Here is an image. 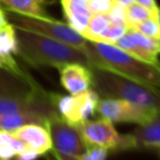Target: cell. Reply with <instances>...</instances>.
<instances>
[{
  "label": "cell",
  "mask_w": 160,
  "mask_h": 160,
  "mask_svg": "<svg viewBox=\"0 0 160 160\" xmlns=\"http://www.w3.org/2000/svg\"><path fill=\"white\" fill-rule=\"evenodd\" d=\"M110 152L107 149L96 146L86 147L84 152L78 156V160H107Z\"/></svg>",
  "instance_id": "44dd1931"
},
{
  "label": "cell",
  "mask_w": 160,
  "mask_h": 160,
  "mask_svg": "<svg viewBox=\"0 0 160 160\" xmlns=\"http://www.w3.org/2000/svg\"><path fill=\"white\" fill-rule=\"evenodd\" d=\"M68 24L76 32L82 34L86 28L92 13L88 9V0H60Z\"/></svg>",
  "instance_id": "4fadbf2b"
},
{
  "label": "cell",
  "mask_w": 160,
  "mask_h": 160,
  "mask_svg": "<svg viewBox=\"0 0 160 160\" xmlns=\"http://www.w3.org/2000/svg\"><path fill=\"white\" fill-rule=\"evenodd\" d=\"M17 36L18 56L34 67L59 69L68 63H82L89 67L88 56L82 49L21 28H17Z\"/></svg>",
  "instance_id": "7a4b0ae2"
},
{
  "label": "cell",
  "mask_w": 160,
  "mask_h": 160,
  "mask_svg": "<svg viewBox=\"0 0 160 160\" xmlns=\"http://www.w3.org/2000/svg\"><path fill=\"white\" fill-rule=\"evenodd\" d=\"M152 17H157V13L135 1L125 10V19L128 28H134L139 23Z\"/></svg>",
  "instance_id": "ac0fdd59"
},
{
  "label": "cell",
  "mask_w": 160,
  "mask_h": 160,
  "mask_svg": "<svg viewBox=\"0 0 160 160\" xmlns=\"http://www.w3.org/2000/svg\"><path fill=\"white\" fill-rule=\"evenodd\" d=\"M57 114L51 93L42 87L26 96H0V130L14 132L31 123L46 127Z\"/></svg>",
  "instance_id": "3957f363"
},
{
  "label": "cell",
  "mask_w": 160,
  "mask_h": 160,
  "mask_svg": "<svg viewBox=\"0 0 160 160\" xmlns=\"http://www.w3.org/2000/svg\"><path fill=\"white\" fill-rule=\"evenodd\" d=\"M89 68L119 74L135 82L160 88V67L148 63L121 50L117 46L87 40Z\"/></svg>",
  "instance_id": "6da1fadb"
},
{
  "label": "cell",
  "mask_w": 160,
  "mask_h": 160,
  "mask_svg": "<svg viewBox=\"0 0 160 160\" xmlns=\"http://www.w3.org/2000/svg\"><path fill=\"white\" fill-rule=\"evenodd\" d=\"M38 158H39V155H38L37 152L26 148L23 152L15 155L13 160H37Z\"/></svg>",
  "instance_id": "484cf974"
},
{
  "label": "cell",
  "mask_w": 160,
  "mask_h": 160,
  "mask_svg": "<svg viewBox=\"0 0 160 160\" xmlns=\"http://www.w3.org/2000/svg\"><path fill=\"white\" fill-rule=\"evenodd\" d=\"M134 30L138 31L139 33L147 36V37L160 39V23L157 17H152L143 21L138 25L135 26Z\"/></svg>",
  "instance_id": "d6986e66"
},
{
  "label": "cell",
  "mask_w": 160,
  "mask_h": 160,
  "mask_svg": "<svg viewBox=\"0 0 160 160\" xmlns=\"http://www.w3.org/2000/svg\"><path fill=\"white\" fill-rule=\"evenodd\" d=\"M93 88L101 98L123 99L152 109H160V88L135 82L119 74L91 68Z\"/></svg>",
  "instance_id": "277c9868"
},
{
  "label": "cell",
  "mask_w": 160,
  "mask_h": 160,
  "mask_svg": "<svg viewBox=\"0 0 160 160\" xmlns=\"http://www.w3.org/2000/svg\"><path fill=\"white\" fill-rule=\"evenodd\" d=\"M17 138L24 144L28 149L37 152L39 156L52 150V142L46 127L42 124L31 123L19 128L12 132Z\"/></svg>",
  "instance_id": "8fae6325"
},
{
  "label": "cell",
  "mask_w": 160,
  "mask_h": 160,
  "mask_svg": "<svg viewBox=\"0 0 160 160\" xmlns=\"http://www.w3.org/2000/svg\"><path fill=\"white\" fill-rule=\"evenodd\" d=\"M110 1H111V2H114V0H110Z\"/></svg>",
  "instance_id": "1f68e13d"
},
{
  "label": "cell",
  "mask_w": 160,
  "mask_h": 160,
  "mask_svg": "<svg viewBox=\"0 0 160 160\" xmlns=\"http://www.w3.org/2000/svg\"><path fill=\"white\" fill-rule=\"evenodd\" d=\"M15 155L17 152L8 142L0 144V160H13Z\"/></svg>",
  "instance_id": "d4e9b609"
},
{
  "label": "cell",
  "mask_w": 160,
  "mask_h": 160,
  "mask_svg": "<svg viewBox=\"0 0 160 160\" xmlns=\"http://www.w3.org/2000/svg\"><path fill=\"white\" fill-rule=\"evenodd\" d=\"M157 110L144 107L123 99L101 98L99 99L97 111L100 118L114 123H134L145 125L152 120Z\"/></svg>",
  "instance_id": "9c48e42d"
},
{
  "label": "cell",
  "mask_w": 160,
  "mask_h": 160,
  "mask_svg": "<svg viewBox=\"0 0 160 160\" xmlns=\"http://www.w3.org/2000/svg\"><path fill=\"white\" fill-rule=\"evenodd\" d=\"M18 36L17 28L9 22L0 30V55H18Z\"/></svg>",
  "instance_id": "e0dca14e"
},
{
  "label": "cell",
  "mask_w": 160,
  "mask_h": 160,
  "mask_svg": "<svg viewBox=\"0 0 160 160\" xmlns=\"http://www.w3.org/2000/svg\"><path fill=\"white\" fill-rule=\"evenodd\" d=\"M39 87L28 73L17 74L0 69V96H26Z\"/></svg>",
  "instance_id": "7c38bea8"
},
{
  "label": "cell",
  "mask_w": 160,
  "mask_h": 160,
  "mask_svg": "<svg viewBox=\"0 0 160 160\" xmlns=\"http://www.w3.org/2000/svg\"><path fill=\"white\" fill-rule=\"evenodd\" d=\"M58 70L62 87L71 95L93 88V72L87 65L82 63H68Z\"/></svg>",
  "instance_id": "30bf717a"
},
{
  "label": "cell",
  "mask_w": 160,
  "mask_h": 160,
  "mask_svg": "<svg viewBox=\"0 0 160 160\" xmlns=\"http://www.w3.org/2000/svg\"><path fill=\"white\" fill-rule=\"evenodd\" d=\"M112 3L110 0H88V9L92 14L96 13H108Z\"/></svg>",
  "instance_id": "cb8c5ba5"
},
{
  "label": "cell",
  "mask_w": 160,
  "mask_h": 160,
  "mask_svg": "<svg viewBox=\"0 0 160 160\" xmlns=\"http://www.w3.org/2000/svg\"><path fill=\"white\" fill-rule=\"evenodd\" d=\"M128 30L127 24H110L98 42L114 45Z\"/></svg>",
  "instance_id": "ffe728a7"
},
{
  "label": "cell",
  "mask_w": 160,
  "mask_h": 160,
  "mask_svg": "<svg viewBox=\"0 0 160 160\" xmlns=\"http://www.w3.org/2000/svg\"><path fill=\"white\" fill-rule=\"evenodd\" d=\"M136 143V149H154L160 144V109L150 122L138 125L132 133Z\"/></svg>",
  "instance_id": "5bb4252c"
},
{
  "label": "cell",
  "mask_w": 160,
  "mask_h": 160,
  "mask_svg": "<svg viewBox=\"0 0 160 160\" xmlns=\"http://www.w3.org/2000/svg\"><path fill=\"white\" fill-rule=\"evenodd\" d=\"M52 0H0V6L6 11L23 15L38 18H50L46 8L52 3Z\"/></svg>",
  "instance_id": "9a60e30c"
},
{
  "label": "cell",
  "mask_w": 160,
  "mask_h": 160,
  "mask_svg": "<svg viewBox=\"0 0 160 160\" xmlns=\"http://www.w3.org/2000/svg\"><path fill=\"white\" fill-rule=\"evenodd\" d=\"M125 10H127V8L123 7L122 4L113 2L111 9H110L109 12L107 13L111 24H127Z\"/></svg>",
  "instance_id": "7402d4cb"
},
{
  "label": "cell",
  "mask_w": 160,
  "mask_h": 160,
  "mask_svg": "<svg viewBox=\"0 0 160 160\" xmlns=\"http://www.w3.org/2000/svg\"><path fill=\"white\" fill-rule=\"evenodd\" d=\"M157 19H158L159 23H160V8H158V13H157Z\"/></svg>",
  "instance_id": "4dcf8cb0"
},
{
  "label": "cell",
  "mask_w": 160,
  "mask_h": 160,
  "mask_svg": "<svg viewBox=\"0 0 160 160\" xmlns=\"http://www.w3.org/2000/svg\"><path fill=\"white\" fill-rule=\"evenodd\" d=\"M75 128L80 132L86 147L96 146L105 148L110 154L136 149V143L132 134L119 133L113 123L107 119H89Z\"/></svg>",
  "instance_id": "8992f818"
},
{
  "label": "cell",
  "mask_w": 160,
  "mask_h": 160,
  "mask_svg": "<svg viewBox=\"0 0 160 160\" xmlns=\"http://www.w3.org/2000/svg\"><path fill=\"white\" fill-rule=\"evenodd\" d=\"M8 20L17 28L53 38L70 46L82 49L86 52L87 39L81 33L72 28L68 23L58 21L52 18L30 17L11 11H8Z\"/></svg>",
  "instance_id": "5b68a950"
},
{
  "label": "cell",
  "mask_w": 160,
  "mask_h": 160,
  "mask_svg": "<svg viewBox=\"0 0 160 160\" xmlns=\"http://www.w3.org/2000/svg\"><path fill=\"white\" fill-rule=\"evenodd\" d=\"M111 24L107 13H96L92 14L89 22L87 24L85 31L82 33V35L87 40L92 42H98L100 37L103 35V33L107 31L109 25Z\"/></svg>",
  "instance_id": "2e32d148"
},
{
  "label": "cell",
  "mask_w": 160,
  "mask_h": 160,
  "mask_svg": "<svg viewBox=\"0 0 160 160\" xmlns=\"http://www.w3.org/2000/svg\"><path fill=\"white\" fill-rule=\"evenodd\" d=\"M52 142V149L57 160H78V156L85 152L86 146L78 130L55 114L46 125Z\"/></svg>",
  "instance_id": "ba28073f"
},
{
  "label": "cell",
  "mask_w": 160,
  "mask_h": 160,
  "mask_svg": "<svg viewBox=\"0 0 160 160\" xmlns=\"http://www.w3.org/2000/svg\"><path fill=\"white\" fill-rule=\"evenodd\" d=\"M114 2H117V3H119V4H122L123 7L128 8V6H131V4L134 2V0H114Z\"/></svg>",
  "instance_id": "f1b7e54d"
},
{
  "label": "cell",
  "mask_w": 160,
  "mask_h": 160,
  "mask_svg": "<svg viewBox=\"0 0 160 160\" xmlns=\"http://www.w3.org/2000/svg\"><path fill=\"white\" fill-rule=\"evenodd\" d=\"M99 99L100 96L94 88L69 96L51 93V100L57 113L73 127L89 120L96 113Z\"/></svg>",
  "instance_id": "52a82bcc"
},
{
  "label": "cell",
  "mask_w": 160,
  "mask_h": 160,
  "mask_svg": "<svg viewBox=\"0 0 160 160\" xmlns=\"http://www.w3.org/2000/svg\"><path fill=\"white\" fill-rule=\"evenodd\" d=\"M135 2L142 4V6L146 7V8L150 9L154 12L158 13V6L156 3V0H134Z\"/></svg>",
  "instance_id": "4316f807"
},
{
  "label": "cell",
  "mask_w": 160,
  "mask_h": 160,
  "mask_svg": "<svg viewBox=\"0 0 160 160\" xmlns=\"http://www.w3.org/2000/svg\"><path fill=\"white\" fill-rule=\"evenodd\" d=\"M154 150H156V152L159 154V156H160V144H159V145H157L156 147L154 148Z\"/></svg>",
  "instance_id": "f546056e"
},
{
  "label": "cell",
  "mask_w": 160,
  "mask_h": 160,
  "mask_svg": "<svg viewBox=\"0 0 160 160\" xmlns=\"http://www.w3.org/2000/svg\"><path fill=\"white\" fill-rule=\"evenodd\" d=\"M9 23L8 15L6 13V10L3 9V7L0 6V30H1L3 26H6Z\"/></svg>",
  "instance_id": "83f0119b"
},
{
  "label": "cell",
  "mask_w": 160,
  "mask_h": 160,
  "mask_svg": "<svg viewBox=\"0 0 160 160\" xmlns=\"http://www.w3.org/2000/svg\"><path fill=\"white\" fill-rule=\"evenodd\" d=\"M0 69L11 71L17 74H26L21 69V67L17 62V60L13 58V56H2L0 55Z\"/></svg>",
  "instance_id": "603a6c76"
}]
</instances>
